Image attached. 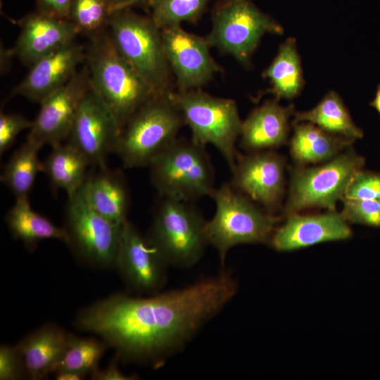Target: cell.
<instances>
[{"instance_id": "6da1fadb", "label": "cell", "mask_w": 380, "mask_h": 380, "mask_svg": "<svg viewBox=\"0 0 380 380\" xmlns=\"http://www.w3.org/2000/svg\"><path fill=\"white\" fill-rule=\"evenodd\" d=\"M237 290L234 277L223 270L148 297L113 293L80 310L75 325L100 337L120 360L157 365L184 348Z\"/></svg>"}, {"instance_id": "7a4b0ae2", "label": "cell", "mask_w": 380, "mask_h": 380, "mask_svg": "<svg viewBox=\"0 0 380 380\" xmlns=\"http://www.w3.org/2000/svg\"><path fill=\"white\" fill-rule=\"evenodd\" d=\"M85 51L90 87L114 115L121 131L156 94L120 54L105 30L90 37Z\"/></svg>"}, {"instance_id": "3957f363", "label": "cell", "mask_w": 380, "mask_h": 380, "mask_svg": "<svg viewBox=\"0 0 380 380\" xmlns=\"http://www.w3.org/2000/svg\"><path fill=\"white\" fill-rule=\"evenodd\" d=\"M185 124L171 92L154 96L122 128L115 148L125 167H148L175 139Z\"/></svg>"}, {"instance_id": "277c9868", "label": "cell", "mask_w": 380, "mask_h": 380, "mask_svg": "<svg viewBox=\"0 0 380 380\" xmlns=\"http://www.w3.org/2000/svg\"><path fill=\"white\" fill-rule=\"evenodd\" d=\"M108 26L118 51L154 91H173V74L164 51L161 30L151 18L126 8L113 12Z\"/></svg>"}, {"instance_id": "5b68a950", "label": "cell", "mask_w": 380, "mask_h": 380, "mask_svg": "<svg viewBox=\"0 0 380 380\" xmlns=\"http://www.w3.org/2000/svg\"><path fill=\"white\" fill-rule=\"evenodd\" d=\"M210 197L215 203V213L206 221L205 232L208 245L217 251L222 265L232 248L270 241L278 217L261 211L229 182L215 188Z\"/></svg>"}, {"instance_id": "8992f818", "label": "cell", "mask_w": 380, "mask_h": 380, "mask_svg": "<svg viewBox=\"0 0 380 380\" xmlns=\"http://www.w3.org/2000/svg\"><path fill=\"white\" fill-rule=\"evenodd\" d=\"M161 197L193 203L215 189V172L205 146L177 138L148 166Z\"/></svg>"}, {"instance_id": "52a82bcc", "label": "cell", "mask_w": 380, "mask_h": 380, "mask_svg": "<svg viewBox=\"0 0 380 380\" xmlns=\"http://www.w3.org/2000/svg\"><path fill=\"white\" fill-rule=\"evenodd\" d=\"M160 197L146 238L168 265L191 267L208 245L206 220L192 203Z\"/></svg>"}, {"instance_id": "ba28073f", "label": "cell", "mask_w": 380, "mask_h": 380, "mask_svg": "<svg viewBox=\"0 0 380 380\" xmlns=\"http://www.w3.org/2000/svg\"><path fill=\"white\" fill-rule=\"evenodd\" d=\"M171 96L191 129V139L205 146H214L232 170L239 156L236 142L242 125L235 101L201 89L173 91Z\"/></svg>"}, {"instance_id": "9c48e42d", "label": "cell", "mask_w": 380, "mask_h": 380, "mask_svg": "<svg viewBox=\"0 0 380 380\" xmlns=\"http://www.w3.org/2000/svg\"><path fill=\"white\" fill-rule=\"evenodd\" d=\"M282 27L252 0H220L212 11V29L206 36L212 47L248 65L261 37L281 34Z\"/></svg>"}, {"instance_id": "30bf717a", "label": "cell", "mask_w": 380, "mask_h": 380, "mask_svg": "<svg viewBox=\"0 0 380 380\" xmlns=\"http://www.w3.org/2000/svg\"><path fill=\"white\" fill-rule=\"evenodd\" d=\"M365 159L349 151L318 167L296 171L292 177L286 213L289 215L311 208L336 209L355 175L362 170Z\"/></svg>"}, {"instance_id": "8fae6325", "label": "cell", "mask_w": 380, "mask_h": 380, "mask_svg": "<svg viewBox=\"0 0 380 380\" xmlns=\"http://www.w3.org/2000/svg\"><path fill=\"white\" fill-rule=\"evenodd\" d=\"M122 226L92 210L79 191L68 198L65 226L67 245L87 265L115 268Z\"/></svg>"}, {"instance_id": "7c38bea8", "label": "cell", "mask_w": 380, "mask_h": 380, "mask_svg": "<svg viewBox=\"0 0 380 380\" xmlns=\"http://www.w3.org/2000/svg\"><path fill=\"white\" fill-rule=\"evenodd\" d=\"M121 129L110 109L90 87L80 103L68 143L87 159L89 165L106 167V158L115 152Z\"/></svg>"}, {"instance_id": "4fadbf2b", "label": "cell", "mask_w": 380, "mask_h": 380, "mask_svg": "<svg viewBox=\"0 0 380 380\" xmlns=\"http://www.w3.org/2000/svg\"><path fill=\"white\" fill-rule=\"evenodd\" d=\"M161 32L177 91L200 89L222 71L210 54L212 46L206 37L188 32L181 26L165 28Z\"/></svg>"}, {"instance_id": "5bb4252c", "label": "cell", "mask_w": 380, "mask_h": 380, "mask_svg": "<svg viewBox=\"0 0 380 380\" xmlns=\"http://www.w3.org/2000/svg\"><path fill=\"white\" fill-rule=\"evenodd\" d=\"M169 265L128 220L122 226L115 268L126 285L138 293L154 294L167 281Z\"/></svg>"}, {"instance_id": "9a60e30c", "label": "cell", "mask_w": 380, "mask_h": 380, "mask_svg": "<svg viewBox=\"0 0 380 380\" xmlns=\"http://www.w3.org/2000/svg\"><path fill=\"white\" fill-rule=\"evenodd\" d=\"M89 87L88 72L84 67L40 103L39 112L27 140L42 148L56 146L68 139L81 99Z\"/></svg>"}, {"instance_id": "2e32d148", "label": "cell", "mask_w": 380, "mask_h": 380, "mask_svg": "<svg viewBox=\"0 0 380 380\" xmlns=\"http://www.w3.org/2000/svg\"><path fill=\"white\" fill-rule=\"evenodd\" d=\"M232 171L230 184L250 199L268 208L279 201L284 178V163L278 155L258 151L239 154Z\"/></svg>"}, {"instance_id": "e0dca14e", "label": "cell", "mask_w": 380, "mask_h": 380, "mask_svg": "<svg viewBox=\"0 0 380 380\" xmlns=\"http://www.w3.org/2000/svg\"><path fill=\"white\" fill-rule=\"evenodd\" d=\"M84 59L83 46L72 42L30 66V71L12 94L40 103L72 78Z\"/></svg>"}, {"instance_id": "ac0fdd59", "label": "cell", "mask_w": 380, "mask_h": 380, "mask_svg": "<svg viewBox=\"0 0 380 380\" xmlns=\"http://www.w3.org/2000/svg\"><path fill=\"white\" fill-rule=\"evenodd\" d=\"M20 31L11 53L27 66L74 42L80 32L68 19L36 11L20 20Z\"/></svg>"}, {"instance_id": "d6986e66", "label": "cell", "mask_w": 380, "mask_h": 380, "mask_svg": "<svg viewBox=\"0 0 380 380\" xmlns=\"http://www.w3.org/2000/svg\"><path fill=\"white\" fill-rule=\"evenodd\" d=\"M351 236V229L342 215L329 210L319 215H288L286 222L275 229L270 242L279 251H289Z\"/></svg>"}, {"instance_id": "ffe728a7", "label": "cell", "mask_w": 380, "mask_h": 380, "mask_svg": "<svg viewBox=\"0 0 380 380\" xmlns=\"http://www.w3.org/2000/svg\"><path fill=\"white\" fill-rule=\"evenodd\" d=\"M69 333L53 323L32 331L16 345L25 365L26 376L40 380L54 373L67 348Z\"/></svg>"}, {"instance_id": "44dd1931", "label": "cell", "mask_w": 380, "mask_h": 380, "mask_svg": "<svg viewBox=\"0 0 380 380\" xmlns=\"http://www.w3.org/2000/svg\"><path fill=\"white\" fill-rule=\"evenodd\" d=\"M293 113V106H282L277 99L255 108L242 121L241 146L255 152L283 144L287 139L289 118Z\"/></svg>"}, {"instance_id": "7402d4cb", "label": "cell", "mask_w": 380, "mask_h": 380, "mask_svg": "<svg viewBox=\"0 0 380 380\" xmlns=\"http://www.w3.org/2000/svg\"><path fill=\"white\" fill-rule=\"evenodd\" d=\"M100 172L86 177L79 190L87 205L117 225L127 220L129 196L122 172L99 168Z\"/></svg>"}, {"instance_id": "603a6c76", "label": "cell", "mask_w": 380, "mask_h": 380, "mask_svg": "<svg viewBox=\"0 0 380 380\" xmlns=\"http://www.w3.org/2000/svg\"><path fill=\"white\" fill-rule=\"evenodd\" d=\"M8 229L13 236L20 241L30 251L45 239H57L67 245L65 227H59L48 218L33 210L28 197L16 198L6 216Z\"/></svg>"}, {"instance_id": "cb8c5ba5", "label": "cell", "mask_w": 380, "mask_h": 380, "mask_svg": "<svg viewBox=\"0 0 380 380\" xmlns=\"http://www.w3.org/2000/svg\"><path fill=\"white\" fill-rule=\"evenodd\" d=\"M353 140L331 134L309 122L295 123L291 140L292 158L299 164L316 163L330 160Z\"/></svg>"}, {"instance_id": "d4e9b609", "label": "cell", "mask_w": 380, "mask_h": 380, "mask_svg": "<svg viewBox=\"0 0 380 380\" xmlns=\"http://www.w3.org/2000/svg\"><path fill=\"white\" fill-rule=\"evenodd\" d=\"M52 151L43 163L44 172L54 189L65 190L68 198L76 194L87 177L89 163L75 147L66 143L52 146Z\"/></svg>"}, {"instance_id": "484cf974", "label": "cell", "mask_w": 380, "mask_h": 380, "mask_svg": "<svg viewBox=\"0 0 380 380\" xmlns=\"http://www.w3.org/2000/svg\"><path fill=\"white\" fill-rule=\"evenodd\" d=\"M262 75L269 79L271 88L268 91L277 99H292L300 93L303 78L293 38L288 39L280 46L277 55Z\"/></svg>"}, {"instance_id": "4316f807", "label": "cell", "mask_w": 380, "mask_h": 380, "mask_svg": "<svg viewBox=\"0 0 380 380\" xmlns=\"http://www.w3.org/2000/svg\"><path fill=\"white\" fill-rule=\"evenodd\" d=\"M311 122L322 129L355 141L363 137L362 130L353 121L339 96L329 92L312 110L295 113L294 123Z\"/></svg>"}, {"instance_id": "83f0119b", "label": "cell", "mask_w": 380, "mask_h": 380, "mask_svg": "<svg viewBox=\"0 0 380 380\" xmlns=\"http://www.w3.org/2000/svg\"><path fill=\"white\" fill-rule=\"evenodd\" d=\"M41 148L26 141L17 149L4 167L1 181L11 191L15 198L28 197L36 177L43 172V163L38 158Z\"/></svg>"}, {"instance_id": "f1b7e54d", "label": "cell", "mask_w": 380, "mask_h": 380, "mask_svg": "<svg viewBox=\"0 0 380 380\" xmlns=\"http://www.w3.org/2000/svg\"><path fill=\"white\" fill-rule=\"evenodd\" d=\"M108 348V345L101 338L80 337L69 333L66 350L55 372H69L83 378L91 376L99 369V362Z\"/></svg>"}, {"instance_id": "f546056e", "label": "cell", "mask_w": 380, "mask_h": 380, "mask_svg": "<svg viewBox=\"0 0 380 380\" xmlns=\"http://www.w3.org/2000/svg\"><path fill=\"white\" fill-rule=\"evenodd\" d=\"M210 0H146L150 17L160 29L194 23L203 13Z\"/></svg>"}, {"instance_id": "4dcf8cb0", "label": "cell", "mask_w": 380, "mask_h": 380, "mask_svg": "<svg viewBox=\"0 0 380 380\" xmlns=\"http://www.w3.org/2000/svg\"><path fill=\"white\" fill-rule=\"evenodd\" d=\"M111 15L106 0H72L68 20L90 37L103 31Z\"/></svg>"}, {"instance_id": "1f68e13d", "label": "cell", "mask_w": 380, "mask_h": 380, "mask_svg": "<svg viewBox=\"0 0 380 380\" xmlns=\"http://www.w3.org/2000/svg\"><path fill=\"white\" fill-rule=\"evenodd\" d=\"M341 212L347 222L380 228V200L355 199L343 197Z\"/></svg>"}, {"instance_id": "d6a6232c", "label": "cell", "mask_w": 380, "mask_h": 380, "mask_svg": "<svg viewBox=\"0 0 380 380\" xmlns=\"http://www.w3.org/2000/svg\"><path fill=\"white\" fill-rule=\"evenodd\" d=\"M344 197L380 200V174L360 170L349 183Z\"/></svg>"}, {"instance_id": "836d02e7", "label": "cell", "mask_w": 380, "mask_h": 380, "mask_svg": "<svg viewBox=\"0 0 380 380\" xmlns=\"http://www.w3.org/2000/svg\"><path fill=\"white\" fill-rule=\"evenodd\" d=\"M33 121L17 113L0 114V153H4L14 143L18 135L26 129H30Z\"/></svg>"}, {"instance_id": "e575fe53", "label": "cell", "mask_w": 380, "mask_h": 380, "mask_svg": "<svg viewBox=\"0 0 380 380\" xmlns=\"http://www.w3.org/2000/svg\"><path fill=\"white\" fill-rule=\"evenodd\" d=\"M27 378L24 362L17 345L0 347V379L19 380Z\"/></svg>"}, {"instance_id": "d590c367", "label": "cell", "mask_w": 380, "mask_h": 380, "mask_svg": "<svg viewBox=\"0 0 380 380\" xmlns=\"http://www.w3.org/2000/svg\"><path fill=\"white\" fill-rule=\"evenodd\" d=\"M72 1L37 0V11L52 17L68 19Z\"/></svg>"}, {"instance_id": "8d00e7d4", "label": "cell", "mask_w": 380, "mask_h": 380, "mask_svg": "<svg viewBox=\"0 0 380 380\" xmlns=\"http://www.w3.org/2000/svg\"><path fill=\"white\" fill-rule=\"evenodd\" d=\"M120 360L116 355L109 365L103 369L99 368L91 374V379L94 380H132L136 376L124 374L118 366V360Z\"/></svg>"}, {"instance_id": "74e56055", "label": "cell", "mask_w": 380, "mask_h": 380, "mask_svg": "<svg viewBox=\"0 0 380 380\" xmlns=\"http://www.w3.org/2000/svg\"><path fill=\"white\" fill-rule=\"evenodd\" d=\"M111 13L115 11L129 8L141 0H106Z\"/></svg>"}, {"instance_id": "f35d334b", "label": "cell", "mask_w": 380, "mask_h": 380, "mask_svg": "<svg viewBox=\"0 0 380 380\" xmlns=\"http://www.w3.org/2000/svg\"><path fill=\"white\" fill-rule=\"evenodd\" d=\"M54 374L56 379L58 380H81L84 379L79 374L69 372L58 371Z\"/></svg>"}, {"instance_id": "ab89813d", "label": "cell", "mask_w": 380, "mask_h": 380, "mask_svg": "<svg viewBox=\"0 0 380 380\" xmlns=\"http://www.w3.org/2000/svg\"><path fill=\"white\" fill-rule=\"evenodd\" d=\"M370 106L375 108L380 115V84L377 87L375 97L370 103Z\"/></svg>"}]
</instances>
